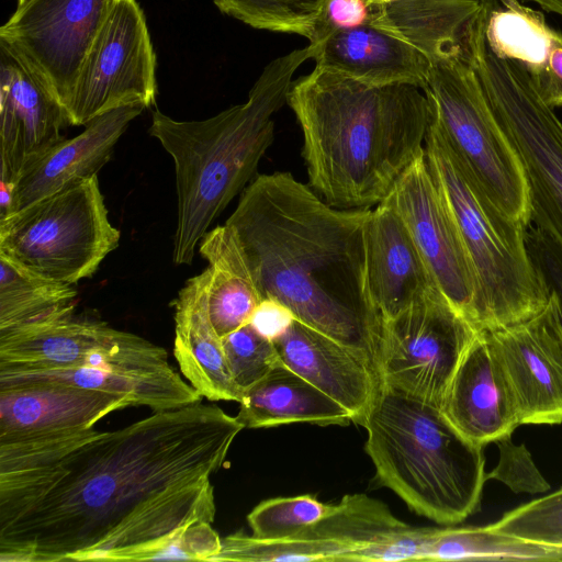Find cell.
Segmentation results:
<instances>
[{"mask_svg": "<svg viewBox=\"0 0 562 562\" xmlns=\"http://www.w3.org/2000/svg\"><path fill=\"white\" fill-rule=\"evenodd\" d=\"M456 560L562 561V548L515 538L487 526L436 528L426 561Z\"/></svg>", "mask_w": 562, "mask_h": 562, "instance_id": "obj_28", "label": "cell"}, {"mask_svg": "<svg viewBox=\"0 0 562 562\" xmlns=\"http://www.w3.org/2000/svg\"><path fill=\"white\" fill-rule=\"evenodd\" d=\"M156 54L137 0H113L64 105L70 125L127 105L156 103Z\"/></svg>", "mask_w": 562, "mask_h": 562, "instance_id": "obj_12", "label": "cell"}, {"mask_svg": "<svg viewBox=\"0 0 562 562\" xmlns=\"http://www.w3.org/2000/svg\"><path fill=\"white\" fill-rule=\"evenodd\" d=\"M210 270L190 278L172 302L173 356L188 383L210 401L240 402L244 392L231 374L222 339L209 314Z\"/></svg>", "mask_w": 562, "mask_h": 562, "instance_id": "obj_23", "label": "cell"}, {"mask_svg": "<svg viewBox=\"0 0 562 562\" xmlns=\"http://www.w3.org/2000/svg\"><path fill=\"white\" fill-rule=\"evenodd\" d=\"M241 429L200 401L112 431L0 443V562L156 560L213 522L211 476Z\"/></svg>", "mask_w": 562, "mask_h": 562, "instance_id": "obj_1", "label": "cell"}, {"mask_svg": "<svg viewBox=\"0 0 562 562\" xmlns=\"http://www.w3.org/2000/svg\"><path fill=\"white\" fill-rule=\"evenodd\" d=\"M144 109L127 105L109 111L87 123L77 136L53 146L16 179L9 215L98 175L130 123Z\"/></svg>", "mask_w": 562, "mask_h": 562, "instance_id": "obj_21", "label": "cell"}, {"mask_svg": "<svg viewBox=\"0 0 562 562\" xmlns=\"http://www.w3.org/2000/svg\"><path fill=\"white\" fill-rule=\"evenodd\" d=\"M385 200L407 227L437 289L472 325L474 274L425 153L400 177Z\"/></svg>", "mask_w": 562, "mask_h": 562, "instance_id": "obj_15", "label": "cell"}, {"mask_svg": "<svg viewBox=\"0 0 562 562\" xmlns=\"http://www.w3.org/2000/svg\"><path fill=\"white\" fill-rule=\"evenodd\" d=\"M482 0H397L369 8L368 24L419 49L432 64L471 57V38Z\"/></svg>", "mask_w": 562, "mask_h": 562, "instance_id": "obj_24", "label": "cell"}, {"mask_svg": "<svg viewBox=\"0 0 562 562\" xmlns=\"http://www.w3.org/2000/svg\"><path fill=\"white\" fill-rule=\"evenodd\" d=\"M27 0H18V5H21L23 4L24 2H26Z\"/></svg>", "mask_w": 562, "mask_h": 562, "instance_id": "obj_44", "label": "cell"}, {"mask_svg": "<svg viewBox=\"0 0 562 562\" xmlns=\"http://www.w3.org/2000/svg\"><path fill=\"white\" fill-rule=\"evenodd\" d=\"M333 0H214L215 5L254 29L296 34L310 44L329 31L327 15Z\"/></svg>", "mask_w": 562, "mask_h": 562, "instance_id": "obj_29", "label": "cell"}, {"mask_svg": "<svg viewBox=\"0 0 562 562\" xmlns=\"http://www.w3.org/2000/svg\"><path fill=\"white\" fill-rule=\"evenodd\" d=\"M527 245L536 266L544 278L548 289L555 295L562 326V255L535 229H531V232L527 231Z\"/></svg>", "mask_w": 562, "mask_h": 562, "instance_id": "obj_38", "label": "cell"}, {"mask_svg": "<svg viewBox=\"0 0 562 562\" xmlns=\"http://www.w3.org/2000/svg\"><path fill=\"white\" fill-rule=\"evenodd\" d=\"M77 291L0 255V334L75 311Z\"/></svg>", "mask_w": 562, "mask_h": 562, "instance_id": "obj_27", "label": "cell"}, {"mask_svg": "<svg viewBox=\"0 0 562 562\" xmlns=\"http://www.w3.org/2000/svg\"><path fill=\"white\" fill-rule=\"evenodd\" d=\"M487 528L522 540L562 548V488L505 513Z\"/></svg>", "mask_w": 562, "mask_h": 562, "instance_id": "obj_33", "label": "cell"}, {"mask_svg": "<svg viewBox=\"0 0 562 562\" xmlns=\"http://www.w3.org/2000/svg\"><path fill=\"white\" fill-rule=\"evenodd\" d=\"M222 539L211 522H196L188 527L178 538L165 548L156 560L186 559L213 561L221 552Z\"/></svg>", "mask_w": 562, "mask_h": 562, "instance_id": "obj_37", "label": "cell"}, {"mask_svg": "<svg viewBox=\"0 0 562 562\" xmlns=\"http://www.w3.org/2000/svg\"><path fill=\"white\" fill-rule=\"evenodd\" d=\"M440 408L463 437L483 448L519 426L508 383L484 331L463 353Z\"/></svg>", "mask_w": 562, "mask_h": 562, "instance_id": "obj_18", "label": "cell"}, {"mask_svg": "<svg viewBox=\"0 0 562 562\" xmlns=\"http://www.w3.org/2000/svg\"><path fill=\"white\" fill-rule=\"evenodd\" d=\"M369 8L361 0H333L327 15L329 29H350L367 22Z\"/></svg>", "mask_w": 562, "mask_h": 562, "instance_id": "obj_41", "label": "cell"}, {"mask_svg": "<svg viewBox=\"0 0 562 562\" xmlns=\"http://www.w3.org/2000/svg\"><path fill=\"white\" fill-rule=\"evenodd\" d=\"M120 237L98 175L0 220V255L67 284L90 278Z\"/></svg>", "mask_w": 562, "mask_h": 562, "instance_id": "obj_9", "label": "cell"}, {"mask_svg": "<svg viewBox=\"0 0 562 562\" xmlns=\"http://www.w3.org/2000/svg\"><path fill=\"white\" fill-rule=\"evenodd\" d=\"M295 319L289 307L274 299H262L256 307L249 324L263 337L274 340Z\"/></svg>", "mask_w": 562, "mask_h": 562, "instance_id": "obj_40", "label": "cell"}, {"mask_svg": "<svg viewBox=\"0 0 562 562\" xmlns=\"http://www.w3.org/2000/svg\"><path fill=\"white\" fill-rule=\"evenodd\" d=\"M113 0H27L0 27L14 54L63 106Z\"/></svg>", "mask_w": 562, "mask_h": 562, "instance_id": "obj_13", "label": "cell"}, {"mask_svg": "<svg viewBox=\"0 0 562 562\" xmlns=\"http://www.w3.org/2000/svg\"><path fill=\"white\" fill-rule=\"evenodd\" d=\"M319 43L271 60L246 102L205 120L179 121L156 109L149 134L175 165L178 198L172 260L190 265L196 246L228 203L249 184L274 138L272 116L286 103L296 69Z\"/></svg>", "mask_w": 562, "mask_h": 562, "instance_id": "obj_4", "label": "cell"}, {"mask_svg": "<svg viewBox=\"0 0 562 562\" xmlns=\"http://www.w3.org/2000/svg\"><path fill=\"white\" fill-rule=\"evenodd\" d=\"M370 211L331 206L290 172L276 171L249 182L225 224L262 299L281 302L378 372L382 321L366 266Z\"/></svg>", "mask_w": 562, "mask_h": 562, "instance_id": "obj_2", "label": "cell"}, {"mask_svg": "<svg viewBox=\"0 0 562 562\" xmlns=\"http://www.w3.org/2000/svg\"><path fill=\"white\" fill-rule=\"evenodd\" d=\"M280 361L342 405L362 425L380 378L352 349L294 319L273 340Z\"/></svg>", "mask_w": 562, "mask_h": 562, "instance_id": "obj_19", "label": "cell"}, {"mask_svg": "<svg viewBox=\"0 0 562 562\" xmlns=\"http://www.w3.org/2000/svg\"><path fill=\"white\" fill-rule=\"evenodd\" d=\"M364 237L368 290L382 322L396 317L437 289L413 237L389 201L370 211Z\"/></svg>", "mask_w": 562, "mask_h": 562, "instance_id": "obj_20", "label": "cell"}, {"mask_svg": "<svg viewBox=\"0 0 562 562\" xmlns=\"http://www.w3.org/2000/svg\"><path fill=\"white\" fill-rule=\"evenodd\" d=\"M406 526L384 503L366 494H352L331 505L328 515L310 531L318 538L345 543L352 552Z\"/></svg>", "mask_w": 562, "mask_h": 562, "instance_id": "obj_31", "label": "cell"}, {"mask_svg": "<svg viewBox=\"0 0 562 562\" xmlns=\"http://www.w3.org/2000/svg\"><path fill=\"white\" fill-rule=\"evenodd\" d=\"M315 66L369 86L411 85L425 89L432 61L408 42L368 23L329 29Z\"/></svg>", "mask_w": 562, "mask_h": 562, "instance_id": "obj_22", "label": "cell"}, {"mask_svg": "<svg viewBox=\"0 0 562 562\" xmlns=\"http://www.w3.org/2000/svg\"><path fill=\"white\" fill-rule=\"evenodd\" d=\"M368 8L380 7L397 0H361Z\"/></svg>", "mask_w": 562, "mask_h": 562, "instance_id": "obj_43", "label": "cell"}, {"mask_svg": "<svg viewBox=\"0 0 562 562\" xmlns=\"http://www.w3.org/2000/svg\"><path fill=\"white\" fill-rule=\"evenodd\" d=\"M522 322L484 331L506 378L519 425L562 424V326L554 293Z\"/></svg>", "mask_w": 562, "mask_h": 562, "instance_id": "obj_14", "label": "cell"}, {"mask_svg": "<svg viewBox=\"0 0 562 562\" xmlns=\"http://www.w3.org/2000/svg\"><path fill=\"white\" fill-rule=\"evenodd\" d=\"M530 80L550 108H562V34L546 65Z\"/></svg>", "mask_w": 562, "mask_h": 562, "instance_id": "obj_39", "label": "cell"}, {"mask_svg": "<svg viewBox=\"0 0 562 562\" xmlns=\"http://www.w3.org/2000/svg\"><path fill=\"white\" fill-rule=\"evenodd\" d=\"M380 486L439 525L460 524L480 508L485 457L441 408L380 382L361 425Z\"/></svg>", "mask_w": 562, "mask_h": 562, "instance_id": "obj_5", "label": "cell"}, {"mask_svg": "<svg viewBox=\"0 0 562 562\" xmlns=\"http://www.w3.org/2000/svg\"><path fill=\"white\" fill-rule=\"evenodd\" d=\"M308 186L338 209H370L425 153L430 105L411 85L369 86L314 68L291 82Z\"/></svg>", "mask_w": 562, "mask_h": 562, "instance_id": "obj_3", "label": "cell"}, {"mask_svg": "<svg viewBox=\"0 0 562 562\" xmlns=\"http://www.w3.org/2000/svg\"><path fill=\"white\" fill-rule=\"evenodd\" d=\"M236 419L244 428L294 423L346 426L349 412L311 382L279 361L244 392Z\"/></svg>", "mask_w": 562, "mask_h": 562, "instance_id": "obj_25", "label": "cell"}, {"mask_svg": "<svg viewBox=\"0 0 562 562\" xmlns=\"http://www.w3.org/2000/svg\"><path fill=\"white\" fill-rule=\"evenodd\" d=\"M425 155L474 274V328L492 331L538 314L550 291L529 252L527 227L503 214L481 191L431 109Z\"/></svg>", "mask_w": 562, "mask_h": 562, "instance_id": "obj_6", "label": "cell"}, {"mask_svg": "<svg viewBox=\"0 0 562 562\" xmlns=\"http://www.w3.org/2000/svg\"><path fill=\"white\" fill-rule=\"evenodd\" d=\"M529 1L537 3L544 11L557 13L562 16V0H529Z\"/></svg>", "mask_w": 562, "mask_h": 562, "instance_id": "obj_42", "label": "cell"}, {"mask_svg": "<svg viewBox=\"0 0 562 562\" xmlns=\"http://www.w3.org/2000/svg\"><path fill=\"white\" fill-rule=\"evenodd\" d=\"M494 443L498 447V462L491 472H486V480L501 481L514 493L536 494L550 488L524 443L515 445L512 435Z\"/></svg>", "mask_w": 562, "mask_h": 562, "instance_id": "obj_36", "label": "cell"}, {"mask_svg": "<svg viewBox=\"0 0 562 562\" xmlns=\"http://www.w3.org/2000/svg\"><path fill=\"white\" fill-rule=\"evenodd\" d=\"M77 368L128 380L148 396L153 412L182 407L202 398L173 369L162 347L75 311L0 334V370Z\"/></svg>", "mask_w": 562, "mask_h": 562, "instance_id": "obj_7", "label": "cell"}, {"mask_svg": "<svg viewBox=\"0 0 562 562\" xmlns=\"http://www.w3.org/2000/svg\"><path fill=\"white\" fill-rule=\"evenodd\" d=\"M199 252L209 262V314L222 338L248 324L262 297L229 226L209 231L199 244Z\"/></svg>", "mask_w": 562, "mask_h": 562, "instance_id": "obj_26", "label": "cell"}, {"mask_svg": "<svg viewBox=\"0 0 562 562\" xmlns=\"http://www.w3.org/2000/svg\"><path fill=\"white\" fill-rule=\"evenodd\" d=\"M132 406L124 395L56 382L0 387V443L93 428Z\"/></svg>", "mask_w": 562, "mask_h": 562, "instance_id": "obj_17", "label": "cell"}, {"mask_svg": "<svg viewBox=\"0 0 562 562\" xmlns=\"http://www.w3.org/2000/svg\"><path fill=\"white\" fill-rule=\"evenodd\" d=\"M449 145L486 198L530 226L525 168L496 120L470 57L436 60L424 89Z\"/></svg>", "mask_w": 562, "mask_h": 562, "instance_id": "obj_8", "label": "cell"}, {"mask_svg": "<svg viewBox=\"0 0 562 562\" xmlns=\"http://www.w3.org/2000/svg\"><path fill=\"white\" fill-rule=\"evenodd\" d=\"M221 339L233 380L243 392L266 376L280 361L273 341L260 335L249 323Z\"/></svg>", "mask_w": 562, "mask_h": 562, "instance_id": "obj_34", "label": "cell"}, {"mask_svg": "<svg viewBox=\"0 0 562 562\" xmlns=\"http://www.w3.org/2000/svg\"><path fill=\"white\" fill-rule=\"evenodd\" d=\"M479 331L438 289L382 322L380 382L441 407L454 371Z\"/></svg>", "mask_w": 562, "mask_h": 562, "instance_id": "obj_11", "label": "cell"}, {"mask_svg": "<svg viewBox=\"0 0 562 562\" xmlns=\"http://www.w3.org/2000/svg\"><path fill=\"white\" fill-rule=\"evenodd\" d=\"M351 548L339 541L323 539L311 531L278 539H265L241 532L222 539L221 552L213 561L296 562L346 561Z\"/></svg>", "mask_w": 562, "mask_h": 562, "instance_id": "obj_30", "label": "cell"}, {"mask_svg": "<svg viewBox=\"0 0 562 562\" xmlns=\"http://www.w3.org/2000/svg\"><path fill=\"white\" fill-rule=\"evenodd\" d=\"M435 530L436 528L407 525L352 551L347 561H426Z\"/></svg>", "mask_w": 562, "mask_h": 562, "instance_id": "obj_35", "label": "cell"}, {"mask_svg": "<svg viewBox=\"0 0 562 562\" xmlns=\"http://www.w3.org/2000/svg\"><path fill=\"white\" fill-rule=\"evenodd\" d=\"M472 65L491 109L519 156L530 193V224L562 255V122L517 63L481 36Z\"/></svg>", "mask_w": 562, "mask_h": 562, "instance_id": "obj_10", "label": "cell"}, {"mask_svg": "<svg viewBox=\"0 0 562 562\" xmlns=\"http://www.w3.org/2000/svg\"><path fill=\"white\" fill-rule=\"evenodd\" d=\"M331 509L314 495L262 501L247 516L252 536L265 539L294 537L312 530Z\"/></svg>", "mask_w": 562, "mask_h": 562, "instance_id": "obj_32", "label": "cell"}, {"mask_svg": "<svg viewBox=\"0 0 562 562\" xmlns=\"http://www.w3.org/2000/svg\"><path fill=\"white\" fill-rule=\"evenodd\" d=\"M67 125L58 101L0 45V180L15 184L30 165L65 139L61 131Z\"/></svg>", "mask_w": 562, "mask_h": 562, "instance_id": "obj_16", "label": "cell"}]
</instances>
